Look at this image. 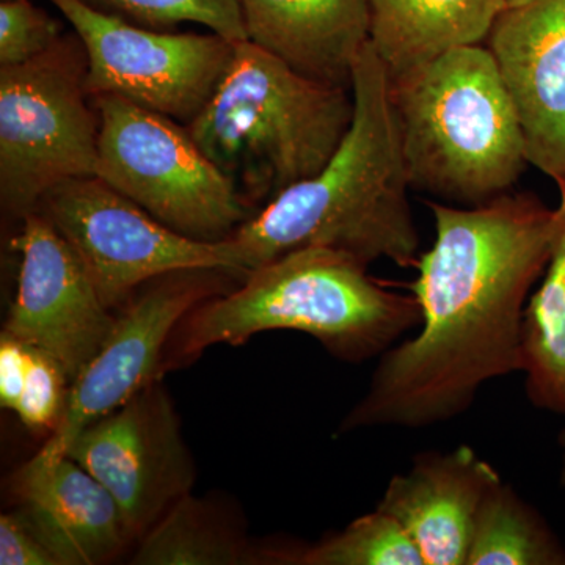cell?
Instances as JSON below:
<instances>
[{"mask_svg":"<svg viewBox=\"0 0 565 565\" xmlns=\"http://www.w3.org/2000/svg\"><path fill=\"white\" fill-rule=\"evenodd\" d=\"M285 564L424 565V559L399 522L375 509L318 544L286 546Z\"/></svg>","mask_w":565,"mask_h":565,"instance_id":"cell-21","label":"cell"},{"mask_svg":"<svg viewBox=\"0 0 565 565\" xmlns=\"http://www.w3.org/2000/svg\"><path fill=\"white\" fill-rule=\"evenodd\" d=\"M85 77L76 33L33 61L0 66V204L10 217L33 214L63 182L98 174L102 120Z\"/></svg>","mask_w":565,"mask_h":565,"instance_id":"cell-6","label":"cell"},{"mask_svg":"<svg viewBox=\"0 0 565 565\" xmlns=\"http://www.w3.org/2000/svg\"><path fill=\"white\" fill-rule=\"evenodd\" d=\"M561 445H563L564 449L563 470H561V484L565 487V429L563 430V434H561Z\"/></svg>","mask_w":565,"mask_h":565,"instance_id":"cell-27","label":"cell"},{"mask_svg":"<svg viewBox=\"0 0 565 565\" xmlns=\"http://www.w3.org/2000/svg\"><path fill=\"white\" fill-rule=\"evenodd\" d=\"M18 514L58 565L110 563L131 544L117 501L68 456H33L14 476Z\"/></svg>","mask_w":565,"mask_h":565,"instance_id":"cell-15","label":"cell"},{"mask_svg":"<svg viewBox=\"0 0 565 565\" xmlns=\"http://www.w3.org/2000/svg\"><path fill=\"white\" fill-rule=\"evenodd\" d=\"M93 102L102 120L96 177L192 239H228L250 218L233 182L188 126L120 96Z\"/></svg>","mask_w":565,"mask_h":565,"instance_id":"cell-7","label":"cell"},{"mask_svg":"<svg viewBox=\"0 0 565 565\" xmlns=\"http://www.w3.org/2000/svg\"><path fill=\"white\" fill-rule=\"evenodd\" d=\"M132 564L239 565L263 563V555L221 505L185 494L140 539Z\"/></svg>","mask_w":565,"mask_h":565,"instance_id":"cell-19","label":"cell"},{"mask_svg":"<svg viewBox=\"0 0 565 565\" xmlns=\"http://www.w3.org/2000/svg\"><path fill=\"white\" fill-rule=\"evenodd\" d=\"M498 482L500 473L470 446L424 452L393 476L377 509L411 535L424 565H467L479 505Z\"/></svg>","mask_w":565,"mask_h":565,"instance_id":"cell-14","label":"cell"},{"mask_svg":"<svg viewBox=\"0 0 565 565\" xmlns=\"http://www.w3.org/2000/svg\"><path fill=\"white\" fill-rule=\"evenodd\" d=\"M527 2H531V0H509L508 7H519V6H523V3H527Z\"/></svg>","mask_w":565,"mask_h":565,"instance_id":"cell-28","label":"cell"},{"mask_svg":"<svg viewBox=\"0 0 565 565\" xmlns=\"http://www.w3.org/2000/svg\"><path fill=\"white\" fill-rule=\"evenodd\" d=\"M70 385L68 375L61 364L47 353L31 348L24 388L14 411L21 423L31 433H54L65 412Z\"/></svg>","mask_w":565,"mask_h":565,"instance_id":"cell-24","label":"cell"},{"mask_svg":"<svg viewBox=\"0 0 565 565\" xmlns=\"http://www.w3.org/2000/svg\"><path fill=\"white\" fill-rule=\"evenodd\" d=\"M248 41L311 79L352 88L370 0H241Z\"/></svg>","mask_w":565,"mask_h":565,"instance_id":"cell-16","label":"cell"},{"mask_svg":"<svg viewBox=\"0 0 565 565\" xmlns=\"http://www.w3.org/2000/svg\"><path fill=\"white\" fill-rule=\"evenodd\" d=\"M0 564L58 565L50 548L18 512L0 516Z\"/></svg>","mask_w":565,"mask_h":565,"instance_id":"cell-25","label":"cell"},{"mask_svg":"<svg viewBox=\"0 0 565 565\" xmlns=\"http://www.w3.org/2000/svg\"><path fill=\"white\" fill-rule=\"evenodd\" d=\"M63 35L62 22L33 6L32 0L0 2V66L33 61Z\"/></svg>","mask_w":565,"mask_h":565,"instance_id":"cell-23","label":"cell"},{"mask_svg":"<svg viewBox=\"0 0 565 565\" xmlns=\"http://www.w3.org/2000/svg\"><path fill=\"white\" fill-rule=\"evenodd\" d=\"M552 252L523 315L522 371L535 407L565 415V181L557 184Z\"/></svg>","mask_w":565,"mask_h":565,"instance_id":"cell-18","label":"cell"},{"mask_svg":"<svg viewBox=\"0 0 565 565\" xmlns=\"http://www.w3.org/2000/svg\"><path fill=\"white\" fill-rule=\"evenodd\" d=\"M10 245L21 263L3 332L47 353L73 382L106 343L117 315L104 305L76 252L40 212L22 218Z\"/></svg>","mask_w":565,"mask_h":565,"instance_id":"cell-12","label":"cell"},{"mask_svg":"<svg viewBox=\"0 0 565 565\" xmlns=\"http://www.w3.org/2000/svg\"><path fill=\"white\" fill-rule=\"evenodd\" d=\"M487 41L519 118L527 162L561 184L565 181V0L508 7Z\"/></svg>","mask_w":565,"mask_h":565,"instance_id":"cell-13","label":"cell"},{"mask_svg":"<svg viewBox=\"0 0 565 565\" xmlns=\"http://www.w3.org/2000/svg\"><path fill=\"white\" fill-rule=\"evenodd\" d=\"M76 252L109 310L141 286L178 270L215 269L247 277L232 239L207 243L174 232L99 177L52 189L39 210Z\"/></svg>","mask_w":565,"mask_h":565,"instance_id":"cell-8","label":"cell"},{"mask_svg":"<svg viewBox=\"0 0 565 565\" xmlns=\"http://www.w3.org/2000/svg\"><path fill=\"white\" fill-rule=\"evenodd\" d=\"M66 456L106 487L132 541L195 484L180 418L159 379L82 430Z\"/></svg>","mask_w":565,"mask_h":565,"instance_id":"cell-11","label":"cell"},{"mask_svg":"<svg viewBox=\"0 0 565 565\" xmlns=\"http://www.w3.org/2000/svg\"><path fill=\"white\" fill-rule=\"evenodd\" d=\"M411 188L479 206L525 172V140L492 52L456 47L390 77Z\"/></svg>","mask_w":565,"mask_h":565,"instance_id":"cell-5","label":"cell"},{"mask_svg":"<svg viewBox=\"0 0 565 565\" xmlns=\"http://www.w3.org/2000/svg\"><path fill=\"white\" fill-rule=\"evenodd\" d=\"M93 9L154 31H174L180 24L204 25L223 39L241 43L247 31L241 0H85Z\"/></svg>","mask_w":565,"mask_h":565,"instance_id":"cell-22","label":"cell"},{"mask_svg":"<svg viewBox=\"0 0 565 565\" xmlns=\"http://www.w3.org/2000/svg\"><path fill=\"white\" fill-rule=\"evenodd\" d=\"M31 348L13 334H0V404L7 411H17L28 375Z\"/></svg>","mask_w":565,"mask_h":565,"instance_id":"cell-26","label":"cell"},{"mask_svg":"<svg viewBox=\"0 0 565 565\" xmlns=\"http://www.w3.org/2000/svg\"><path fill=\"white\" fill-rule=\"evenodd\" d=\"M509 0H370V43L390 77L489 39Z\"/></svg>","mask_w":565,"mask_h":565,"instance_id":"cell-17","label":"cell"},{"mask_svg":"<svg viewBox=\"0 0 565 565\" xmlns=\"http://www.w3.org/2000/svg\"><path fill=\"white\" fill-rule=\"evenodd\" d=\"M225 270H178L141 286L98 353L70 385L61 423L36 452L61 459L82 430L159 379L170 337L193 308L218 296Z\"/></svg>","mask_w":565,"mask_h":565,"instance_id":"cell-10","label":"cell"},{"mask_svg":"<svg viewBox=\"0 0 565 565\" xmlns=\"http://www.w3.org/2000/svg\"><path fill=\"white\" fill-rule=\"evenodd\" d=\"M353 111L352 88L303 76L247 40L236 43L214 95L185 126L245 206H266L321 172Z\"/></svg>","mask_w":565,"mask_h":565,"instance_id":"cell-4","label":"cell"},{"mask_svg":"<svg viewBox=\"0 0 565 565\" xmlns=\"http://www.w3.org/2000/svg\"><path fill=\"white\" fill-rule=\"evenodd\" d=\"M353 120L321 172L291 185L228 237L247 275L297 248L321 247L370 266L418 263L419 236L411 202L390 76L367 43L352 77Z\"/></svg>","mask_w":565,"mask_h":565,"instance_id":"cell-2","label":"cell"},{"mask_svg":"<svg viewBox=\"0 0 565 565\" xmlns=\"http://www.w3.org/2000/svg\"><path fill=\"white\" fill-rule=\"evenodd\" d=\"M418 323L415 296L390 291L355 256L313 245L264 264L241 288L193 308L174 330L172 359H193L215 344L239 345L269 330H296L337 359L362 363Z\"/></svg>","mask_w":565,"mask_h":565,"instance_id":"cell-3","label":"cell"},{"mask_svg":"<svg viewBox=\"0 0 565 565\" xmlns=\"http://www.w3.org/2000/svg\"><path fill=\"white\" fill-rule=\"evenodd\" d=\"M427 206L434 245L407 285L422 332L382 353L340 433L449 422L487 382L522 371L523 315L548 264L555 210L534 193L511 192L479 206Z\"/></svg>","mask_w":565,"mask_h":565,"instance_id":"cell-1","label":"cell"},{"mask_svg":"<svg viewBox=\"0 0 565 565\" xmlns=\"http://www.w3.org/2000/svg\"><path fill=\"white\" fill-rule=\"evenodd\" d=\"M47 2L84 44L85 87L92 96H120L189 125L233 62L236 43L214 32L154 31L93 9L85 0Z\"/></svg>","mask_w":565,"mask_h":565,"instance_id":"cell-9","label":"cell"},{"mask_svg":"<svg viewBox=\"0 0 565 565\" xmlns=\"http://www.w3.org/2000/svg\"><path fill=\"white\" fill-rule=\"evenodd\" d=\"M467 565H565V545L533 505L501 481L479 505Z\"/></svg>","mask_w":565,"mask_h":565,"instance_id":"cell-20","label":"cell"}]
</instances>
